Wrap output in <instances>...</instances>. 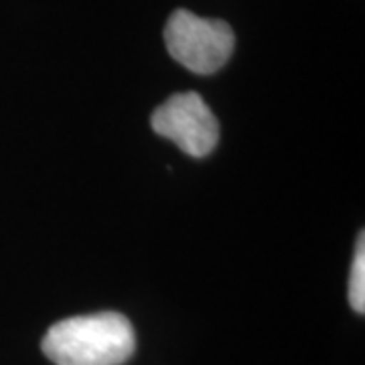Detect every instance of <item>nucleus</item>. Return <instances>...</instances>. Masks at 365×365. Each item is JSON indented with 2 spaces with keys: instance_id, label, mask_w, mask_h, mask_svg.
I'll list each match as a JSON object with an SVG mask.
<instances>
[{
  "instance_id": "nucleus-1",
  "label": "nucleus",
  "mask_w": 365,
  "mask_h": 365,
  "mask_svg": "<svg viewBox=\"0 0 365 365\" xmlns=\"http://www.w3.org/2000/svg\"><path fill=\"white\" fill-rule=\"evenodd\" d=\"M134 329L120 313H96L59 321L43 337V353L55 365H122L134 353Z\"/></svg>"
},
{
  "instance_id": "nucleus-2",
  "label": "nucleus",
  "mask_w": 365,
  "mask_h": 365,
  "mask_svg": "<svg viewBox=\"0 0 365 365\" xmlns=\"http://www.w3.org/2000/svg\"><path fill=\"white\" fill-rule=\"evenodd\" d=\"M165 43L170 57L185 69L197 76H211L230 61L235 37L225 21L203 19L179 9L167 21Z\"/></svg>"
},
{
  "instance_id": "nucleus-3",
  "label": "nucleus",
  "mask_w": 365,
  "mask_h": 365,
  "mask_svg": "<svg viewBox=\"0 0 365 365\" xmlns=\"http://www.w3.org/2000/svg\"><path fill=\"white\" fill-rule=\"evenodd\" d=\"M153 130L181 148L185 155L203 158L220 140V124L211 108L195 91L175 93L150 118Z\"/></svg>"
},
{
  "instance_id": "nucleus-4",
  "label": "nucleus",
  "mask_w": 365,
  "mask_h": 365,
  "mask_svg": "<svg viewBox=\"0 0 365 365\" xmlns=\"http://www.w3.org/2000/svg\"><path fill=\"white\" fill-rule=\"evenodd\" d=\"M349 302L355 313H365V235H359L355 246L351 276H349Z\"/></svg>"
}]
</instances>
